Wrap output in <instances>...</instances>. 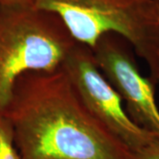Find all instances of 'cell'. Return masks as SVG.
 <instances>
[{"instance_id": "cell-1", "label": "cell", "mask_w": 159, "mask_h": 159, "mask_svg": "<svg viewBox=\"0 0 159 159\" xmlns=\"http://www.w3.org/2000/svg\"><path fill=\"white\" fill-rule=\"evenodd\" d=\"M3 114L22 159H128L130 155L88 110L62 67L21 75Z\"/></svg>"}, {"instance_id": "cell-2", "label": "cell", "mask_w": 159, "mask_h": 159, "mask_svg": "<svg viewBox=\"0 0 159 159\" xmlns=\"http://www.w3.org/2000/svg\"><path fill=\"white\" fill-rule=\"evenodd\" d=\"M54 12L77 43L92 49L102 35L125 39L159 84V0H34Z\"/></svg>"}, {"instance_id": "cell-3", "label": "cell", "mask_w": 159, "mask_h": 159, "mask_svg": "<svg viewBox=\"0 0 159 159\" xmlns=\"http://www.w3.org/2000/svg\"><path fill=\"white\" fill-rule=\"evenodd\" d=\"M76 43L54 12L34 5L0 6V114L21 75L62 67Z\"/></svg>"}, {"instance_id": "cell-4", "label": "cell", "mask_w": 159, "mask_h": 159, "mask_svg": "<svg viewBox=\"0 0 159 159\" xmlns=\"http://www.w3.org/2000/svg\"><path fill=\"white\" fill-rule=\"evenodd\" d=\"M62 68L91 114L129 150H137L159 139L130 119L121 97L99 69L89 47L77 43Z\"/></svg>"}, {"instance_id": "cell-5", "label": "cell", "mask_w": 159, "mask_h": 159, "mask_svg": "<svg viewBox=\"0 0 159 159\" xmlns=\"http://www.w3.org/2000/svg\"><path fill=\"white\" fill-rule=\"evenodd\" d=\"M129 45L119 35L108 34L102 35L91 50L102 74L125 102L130 119L159 137L156 86L148 77L141 74Z\"/></svg>"}, {"instance_id": "cell-6", "label": "cell", "mask_w": 159, "mask_h": 159, "mask_svg": "<svg viewBox=\"0 0 159 159\" xmlns=\"http://www.w3.org/2000/svg\"><path fill=\"white\" fill-rule=\"evenodd\" d=\"M0 159H22L14 142L11 123L4 114H0Z\"/></svg>"}, {"instance_id": "cell-7", "label": "cell", "mask_w": 159, "mask_h": 159, "mask_svg": "<svg viewBox=\"0 0 159 159\" xmlns=\"http://www.w3.org/2000/svg\"><path fill=\"white\" fill-rule=\"evenodd\" d=\"M128 159H159V139L137 150L130 151Z\"/></svg>"}, {"instance_id": "cell-8", "label": "cell", "mask_w": 159, "mask_h": 159, "mask_svg": "<svg viewBox=\"0 0 159 159\" xmlns=\"http://www.w3.org/2000/svg\"><path fill=\"white\" fill-rule=\"evenodd\" d=\"M34 0H0V6H17L34 5Z\"/></svg>"}]
</instances>
